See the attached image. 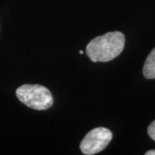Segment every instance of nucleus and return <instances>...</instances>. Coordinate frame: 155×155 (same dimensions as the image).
<instances>
[{
    "label": "nucleus",
    "instance_id": "obj_1",
    "mask_svg": "<svg viewBox=\"0 0 155 155\" xmlns=\"http://www.w3.org/2000/svg\"><path fill=\"white\" fill-rule=\"evenodd\" d=\"M124 35L119 31L96 37L88 44L86 53L91 61L108 62L118 57L123 51Z\"/></svg>",
    "mask_w": 155,
    "mask_h": 155
},
{
    "label": "nucleus",
    "instance_id": "obj_2",
    "mask_svg": "<svg viewBox=\"0 0 155 155\" xmlns=\"http://www.w3.org/2000/svg\"><path fill=\"white\" fill-rule=\"evenodd\" d=\"M16 95L22 104L38 111L47 110L53 104L51 93L47 88L40 85H22L17 89Z\"/></svg>",
    "mask_w": 155,
    "mask_h": 155
},
{
    "label": "nucleus",
    "instance_id": "obj_3",
    "mask_svg": "<svg viewBox=\"0 0 155 155\" xmlns=\"http://www.w3.org/2000/svg\"><path fill=\"white\" fill-rule=\"evenodd\" d=\"M111 139V131L104 127L96 128L85 136L80 144L81 151L86 155L97 154L104 150Z\"/></svg>",
    "mask_w": 155,
    "mask_h": 155
},
{
    "label": "nucleus",
    "instance_id": "obj_4",
    "mask_svg": "<svg viewBox=\"0 0 155 155\" xmlns=\"http://www.w3.org/2000/svg\"><path fill=\"white\" fill-rule=\"evenodd\" d=\"M143 74L147 79H155V48L147 56L145 61Z\"/></svg>",
    "mask_w": 155,
    "mask_h": 155
},
{
    "label": "nucleus",
    "instance_id": "obj_5",
    "mask_svg": "<svg viewBox=\"0 0 155 155\" xmlns=\"http://www.w3.org/2000/svg\"><path fill=\"white\" fill-rule=\"evenodd\" d=\"M147 133H148L150 138L155 141V120L149 126L148 129H147Z\"/></svg>",
    "mask_w": 155,
    "mask_h": 155
},
{
    "label": "nucleus",
    "instance_id": "obj_6",
    "mask_svg": "<svg viewBox=\"0 0 155 155\" xmlns=\"http://www.w3.org/2000/svg\"><path fill=\"white\" fill-rule=\"evenodd\" d=\"M146 155H155V150H150L146 152Z\"/></svg>",
    "mask_w": 155,
    "mask_h": 155
},
{
    "label": "nucleus",
    "instance_id": "obj_7",
    "mask_svg": "<svg viewBox=\"0 0 155 155\" xmlns=\"http://www.w3.org/2000/svg\"><path fill=\"white\" fill-rule=\"evenodd\" d=\"M79 53H80L81 54H83V50H80V51H79Z\"/></svg>",
    "mask_w": 155,
    "mask_h": 155
}]
</instances>
